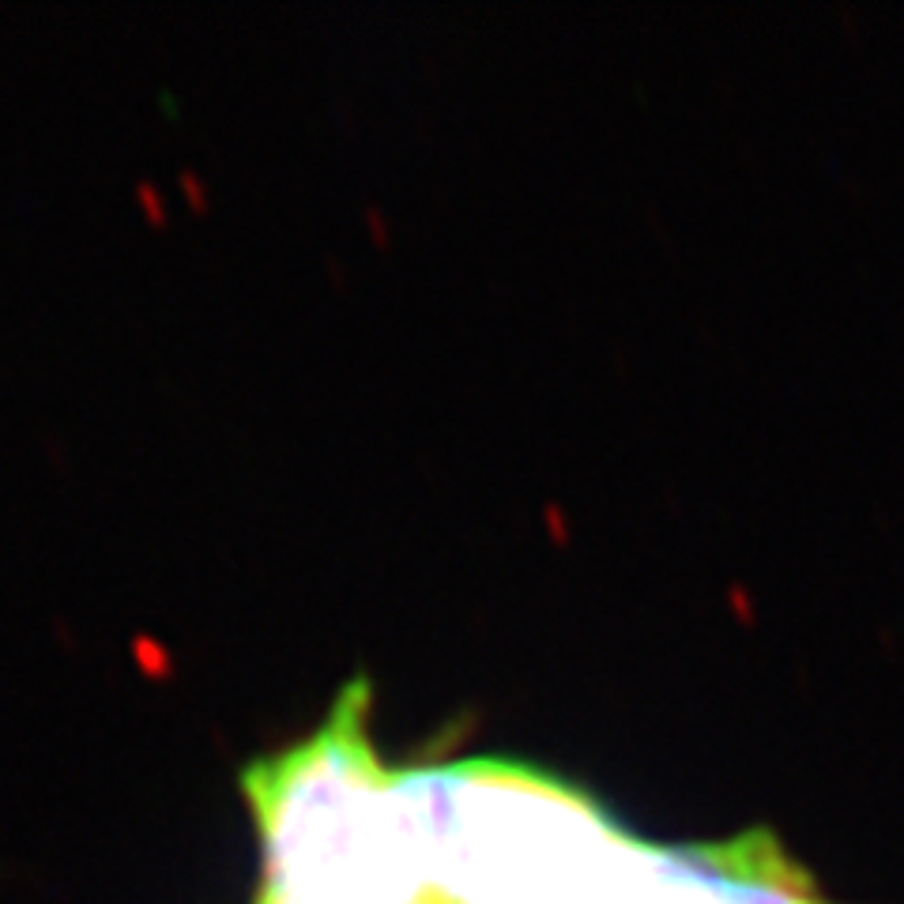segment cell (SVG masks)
I'll list each match as a JSON object with an SVG mask.
<instances>
[{
	"label": "cell",
	"instance_id": "3957f363",
	"mask_svg": "<svg viewBox=\"0 0 904 904\" xmlns=\"http://www.w3.org/2000/svg\"><path fill=\"white\" fill-rule=\"evenodd\" d=\"M599 904H840L788 852L773 829L754 825L724 840L663 844L633 833Z\"/></svg>",
	"mask_w": 904,
	"mask_h": 904
},
{
	"label": "cell",
	"instance_id": "6da1fadb",
	"mask_svg": "<svg viewBox=\"0 0 904 904\" xmlns=\"http://www.w3.org/2000/svg\"><path fill=\"white\" fill-rule=\"evenodd\" d=\"M238 791L257 840L249 904H426L419 803L373 739L366 675L306 735L245 761Z\"/></svg>",
	"mask_w": 904,
	"mask_h": 904
},
{
	"label": "cell",
	"instance_id": "7a4b0ae2",
	"mask_svg": "<svg viewBox=\"0 0 904 904\" xmlns=\"http://www.w3.org/2000/svg\"><path fill=\"white\" fill-rule=\"evenodd\" d=\"M426 904H599L630 829L565 776L509 758L411 765Z\"/></svg>",
	"mask_w": 904,
	"mask_h": 904
}]
</instances>
